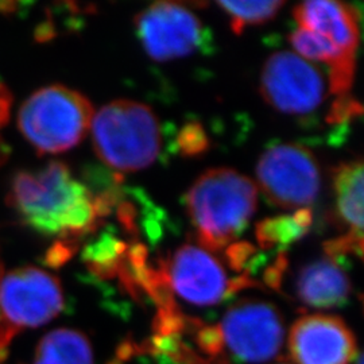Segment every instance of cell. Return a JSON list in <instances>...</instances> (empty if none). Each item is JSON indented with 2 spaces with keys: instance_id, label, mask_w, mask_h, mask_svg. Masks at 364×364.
<instances>
[{
  "instance_id": "obj_27",
  "label": "cell",
  "mask_w": 364,
  "mask_h": 364,
  "mask_svg": "<svg viewBox=\"0 0 364 364\" xmlns=\"http://www.w3.org/2000/svg\"><path fill=\"white\" fill-rule=\"evenodd\" d=\"M356 364H363V356L360 353L356 355Z\"/></svg>"
},
{
  "instance_id": "obj_1",
  "label": "cell",
  "mask_w": 364,
  "mask_h": 364,
  "mask_svg": "<svg viewBox=\"0 0 364 364\" xmlns=\"http://www.w3.org/2000/svg\"><path fill=\"white\" fill-rule=\"evenodd\" d=\"M9 203L34 231L72 246L93 232L103 218L95 193L61 162L18 173L11 182Z\"/></svg>"
},
{
  "instance_id": "obj_3",
  "label": "cell",
  "mask_w": 364,
  "mask_h": 364,
  "mask_svg": "<svg viewBox=\"0 0 364 364\" xmlns=\"http://www.w3.org/2000/svg\"><path fill=\"white\" fill-rule=\"evenodd\" d=\"M92 142L105 165L138 171L156 162L161 151V126L150 107L132 100L105 105L91 124Z\"/></svg>"
},
{
  "instance_id": "obj_17",
  "label": "cell",
  "mask_w": 364,
  "mask_h": 364,
  "mask_svg": "<svg viewBox=\"0 0 364 364\" xmlns=\"http://www.w3.org/2000/svg\"><path fill=\"white\" fill-rule=\"evenodd\" d=\"M127 248L115 236L105 235L85 247L82 258L95 277L107 281L117 277Z\"/></svg>"
},
{
  "instance_id": "obj_10",
  "label": "cell",
  "mask_w": 364,
  "mask_h": 364,
  "mask_svg": "<svg viewBox=\"0 0 364 364\" xmlns=\"http://www.w3.org/2000/svg\"><path fill=\"white\" fill-rule=\"evenodd\" d=\"M173 293L197 306L228 299L230 278L213 254L201 246L183 245L169 260H162Z\"/></svg>"
},
{
  "instance_id": "obj_22",
  "label": "cell",
  "mask_w": 364,
  "mask_h": 364,
  "mask_svg": "<svg viewBox=\"0 0 364 364\" xmlns=\"http://www.w3.org/2000/svg\"><path fill=\"white\" fill-rule=\"evenodd\" d=\"M362 114V105H359L355 99L346 96H338L332 105L329 114H328V122L332 124H343L348 119L360 115Z\"/></svg>"
},
{
  "instance_id": "obj_2",
  "label": "cell",
  "mask_w": 364,
  "mask_h": 364,
  "mask_svg": "<svg viewBox=\"0 0 364 364\" xmlns=\"http://www.w3.org/2000/svg\"><path fill=\"white\" fill-rule=\"evenodd\" d=\"M185 203L200 246L220 251L247 227L257 210L258 189L236 170L209 169L191 186Z\"/></svg>"
},
{
  "instance_id": "obj_13",
  "label": "cell",
  "mask_w": 364,
  "mask_h": 364,
  "mask_svg": "<svg viewBox=\"0 0 364 364\" xmlns=\"http://www.w3.org/2000/svg\"><path fill=\"white\" fill-rule=\"evenodd\" d=\"M343 270L328 257L304 266L296 282L299 301L316 309L343 308L351 293L350 279Z\"/></svg>"
},
{
  "instance_id": "obj_11",
  "label": "cell",
  "mask_w": 364,
  "mask_h": 364,
  "mask_svg": "<svg viewBox=\"0 0 364 364\" xmlns=\"http://www.w3.org/2000/svg\"><path fill=\"white\" fill-rule=\"evenodd\" d=\"M289 350L297 364H350L358 355L350 328L336 316H304L290 329Z\"/></svg>"
},
{
  "instance_id": "obj_21",
  "label": "cell",
  "mask_w": 364,
  "mask_h": 364,
  "mask_svg": "<svg viewBox=\"0 0 364 364\" xmlns=\"http://www.w3.org/2000/svg\"><path fill=\"white\" fill-rule=\"evenodd\" d=\"M178 144L182 153L188 156H197L207 150L208 139L201 126H198L197 123H191L182 129Z\"/></svg>"
},
{
  "instance_id": "obj_6",
  "label": "cell",
  "mask_w": 364,
  "mask_h": 364,
  "mask_svg": "<svg viewBox=\"0 0 364 364\" xmlns=\"http://www.w3.org/2000/svg\"><path fill=\"white\" fill-rule=\"evenodd\" d=\"M63 308V287L53 274L33 266L1 274L0 317L16 333L48 324Z\"/></svg>"
},
{
  "instance_id": "obj_4",
  "label": "cell",
  "mask_w": 364,
  "mask_h": 364,
  "mask_svg": "<svg viewBox=\"0 0 364 364\" xmlns=\"http://www.w3.org/2000/svg\"><path fill=\"white\" fill-rule=\"evenodd\" d=\"M93 107L80 92L50 85L34 92L22 105L18 126L41 154L64 153L91 130Z\"/></svg>"
},
{
  "instance_id": "obj_23",
  "label": "cell",
  "mask_w": 364,
  "mask_h": 364,
  "mask_svg": "<svg viewBox=\"0 0 364 364\" xmlns=\"http://www.w3.org/2000/svg\"><path fill=\"white\" fill-rule=\"evenodd\" d=\"M287 269V257H285V254H279V257L274 262V264L264 270L263 282L273 290H281L282 278H284V273Z\"/></svg>"
},
{
  "instance_id": "obj_14",
  "label": "cell",
  "mask_w": 364,
  "mask_h": 364,
  "mask_svg": "<svg viewBox=\"0 0 364 364\" xmlns=\"http://www.w3.org/2000/svg\"><path fill=\"white\" fill-rule=\"evenodd\" d=\"M335 215L346 236L363 242V162H343L333 169Z\"/></svg>"
},
{
  "instance_id": "obj_26",
  "label": "cell",
  "mask_w": 364,
  "mask_h": 364,
  "mask_svg": "<svg viewBox=\"0 0 364 364\" xmlns=\"http://www.w3.org/2000/svg\"><path fill=\"white\" fill-rule=\"evenodd\" d=\"M1 274H3V267H1V260H0V277H1ZM15 333H16V332L13 331L10 326H7V324L3 321V318L0 317V348L6 350L7 346L10 344L11 338L15 336Z\"/></svg>"
},
{
  "instance_id": "obj_25",
  "label": "cell",
  "mask_w": 364,
  "mask_h": 364,
  "mask_svg": "<svg viewBox=\"0 0 364 364\" xmlns=\"http://www.w3.org/2000/svg\"><path fill=\"white\" fill-rule=\"evenodd\" d=\"M10 108H11V95L3 84H0V130L9 122ZM0 156H1V139H0Z\"/></svg>"
},
{
  "instance_id": "obj_5",
  "label": "cell",
  "mask_w": 364,
  "mask_h": 364,
  "mask_svg": "<svg viewBox=\"0 0 364 364\" xmlns=\"http://www.w3.org/2000/svg\"><path fill=\"white\" fill-rule=\"evenodd\" d=\"M257 178L264 197L278 208H308L320 191V168L312 151L297 144H279L259 158Z\"/></svg>"
},
{
  "instance_id": "obj_20",
  "label": "cell",
  "mask_w": 364,
  "mask_h": 364,
  "mask_svg": "<svg viewBox=\"0 0 364 364\" xmlns=\"http://www.w3.org/2000/svg\"><path fill=\"white\" fill-rule=\"evenodd\" d=\"M196 344L200 351L210 358L221 355L224 350V335L220 326H203L196 332Z\"/></svg>"
},
{
  "instance_id": "obj_24",
  "label": "cell",
  "mask_w": 364,
  "mask_h": 364,
  "mask_svg": "<svg viewBox=\"0 0 364 364\" xmlns=\"http://www.w3.org/2000/svg\"><path fill=\"white\" fill-rule=\"evenodd\" d=\"M135 356H138V343H135L134 338L127 336L119 341L115 350V359L123 363L130 362Z\"/></svg>"
},
{
  "instance_id": "obj_9",
  "label": "cell",
  "mask_w": 364,
  "mask_h": 364,
  "mask_svg": "<svg viewBox=\"0 0 364 364\" xmlns=\"http://www.w3.org/2000/svg\"><path fill=\"white\" fill-rule=\"evenodd\" d=\"M136 36L146 53L165 63L203 46L205 30L193 11L177 1H156L135 18Z\"/></svg>"
},
{
  "instance_id": "obj_29",
  "label": "cell",
  "mask_w": 364,
  "mask_h": 364,
  "mask_svg": "<svg viewBox=\"0 0 364 364\" xmlns=\"http://www.w3.org/2000/svg\"><path fill=\"white\" fill-rule=\"evenodd\" d=\"M107 364H123V363H122V362H119V360H117V359H115V358H114V359H111V360H108V362H107Z\"/></svg>"
},
{
  "instance_id": "obj_12",
  "label": "cell",
  "mask_w": 364,
  "mask_h": 364,
  "mask_svg": "<svg viewBox=\"0 0 364 364\" xmlns=\"http://www.w3.org/2000/svg\"><path fill=\"white\" fill-rule=\"evenodd\" d=\"M293 14L301 28L320 34L341 50L356 55L360 37L359 14L351 4L333 0H309L297 4Z\"/></svg>"
},
{
  "instance_id": "obj_18",
  "label": "cell",
  "mask_w": 364,
  "mask_h": 364,
  "mask_svg": "<svg viewBox=\"0 0 364 364\" xmlns=\"http://www.w3.org/2000/svg\"><path fill=\"white\" fill-rule=\"evenodd\" d=\"M216 4L230 16L235 34H240L246 27L272 21L285 1H218Z\"/></svg>"
},
{
  "instance_id": "obj_8",
  "label": "cell",
  "mask_w": 364,
  "mask_h": 364,
  "mask_svg": "<svg viewBox=\"0 0 364 364\" xmlns=\"http://www.w3.org/2000/svg\"><path fill=\"white\" fill-rule=\"evenodd\" d=\"M220 326L224 343L237 363H266L281 351L284 321L272 304L240 301L227 311Z\"/></svg>"
},
{
  "instance_id": "obj_28",
  "label": "cell",
  "mask_w": 364,
  "mask_h": 364,
  "mask_svg": "<svg viewBox=\"0 0 364 364\" xmlns=\"http://www.w3.org/2000/svg\"><path fill=\"white\" fill-rule=\"evenodd\" d=\"M4 355H6V350L0 348V364L3 363V359H4Z\"/></svg>"
},
{
  "instance_id": "obj_15",
  "label": "cell",
  "mask_w": 364,
  "mask_h": 364,
  "mask_svg": "<svg viewBox=\"0 0 364 364\" xmlns=\"http://www.w3.org/2000/svg\"><path fill=\"white\" fill-rule=\"evenodd\" d=\"M34 364H93L91 343L76 329H54L39 341Z\"/></svg>"
},
{
  "instance_id": "obj_16",
  "label": "cell",
  "mask_w": 364,
  "mask_h": 364,
  "mask_svg": "<svg viewBox=\"0 0 364 364\" xmlns=\"http://www.w3.org/2000/svg\"><path fill=\"white\" fill-rule=\"evenodd\" d=\"M312 225L311 209H299L291 215H282L260 221L257 225V240L262 248H287L308 234Z\"/></svg>"
},
{
  "instance_id": "obj_7",
  "label": "cell",
  "mask_w": 364,
  "mask_h": 364,
  "mask_svg": "<svg viewBox=\"0 0 364 364\" xmlns=\"http://www.w3.org/2000/svg\"><path fill=\"white\" fill-rule=\"evenodd\" d=\"M259 91L264 102L287 115H306L323 103V73L297 54L275 53L260 73Z\"/></svg>"
},
{
  "instance_id": "obj_19",
  "label": "cell",
  "mask_w": 364,
  "mask_h": 364,
  "mask_svg": "<svg viewBox=\"0 0 364 364\" xmlns=\"http://www.w3.org/2000/svg\"><path fill=\"white\" fill-rule=\"evenodd\" d=\"M186 320L188 317L178 308L158 309L151 328L156 336H181L186 331Z\"/></svg>"
}]
</instances>
